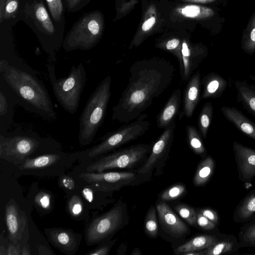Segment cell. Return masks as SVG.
<instances>
[{"label": "cell", "instance_id": "1", "mask_svg": "<svg viewBox=\"0 0 255 255\" xmlns=\"http://www.w3.org/2000/svg\"><path fill=\"white\" fill-rule=\"evenodd\" d=\"M174 71V65L162 58L134 63L127 87L113 108L112 120L127 124L137 119L170 86Z\"/></svg>", "mask_w": 255, "mask_h": 255}, {"label": "cell", "instance_id": "2", "mask_svg": "<svg viewBox=\"0 0 255 255\" xmlns=\"http://www.w3.org/2000/svg\"><path fill=\"white\" fill-rule=\"evenodd\" d=\"M0 79L13 96L17 105L49 122L57 119L52 101L36 71L15 54L0 59Z\"/></svg>", "mask_w": 255, "mask_h": 255}, {"label": "cell", "instance_id": "3", "mask_svg": "<svg viewBox=\"0 0 255 255\" xmlns=\"http://www.w3.org/2000/svg\"><path fill=\"white\" fill-rule=\"evenodd\" d=\"M60 148V144L54 139L41 136L31 130L17 128L0 134V157L17 166L29 158Z\"/></svg>", "mask_w": 255, "mask_h": 255}, {"label": "cell", "instance_id": "4", "mask_svg": "<svg viewBox=\"0 0 255 255\" xmlns=\"http://www.w3.org/2000/svg\"><path fill=\"white\" fill-rule=\"evenodd\" d=\"M22 19L35 31L42 49L48 55V62L55 63L56 52L62 46L63 34L52 19L44 4L40 0L26 1L21 11Z\"/></svg>", "mask_w": 255, "mask_h": 255}, {"label": "cell", "instance_id": "5", "mask_svg": "<svg viewBox=\"0 0 255 255\" xmlns=\"http://www.w3.org/2000/svg\"><path fill=\"white\" fill-rule=\"evenodd\" d=\"M112 78L106 76L91 94L79 118V143L90 144L102 125L111 95Z\"/></svg>", "mask_w": 255, "mask_h": 255}, {"label": "cell", "instance_id": "6", "mask_svg": "<svg viewBox=\"0 0 255 255\" xmlns=\"http://www.w3.org/2000/svg\"><path fill=\"white\" fill-rule=\"evenodd\" d=\"M47 69L54 96L67 112L75 114L86 82V72L82 62L73 65L68 76L56 78L55 63L48 62Z\"/></svg>", "mask_w": 255, "mask_h": 255}, {"label": "cell", "instance_id": "7", "mask_svg": "<svg viewBox=\"0 0 255 255\" xmlns=\"http://www.w3.org/2000/svg\"><path fill=\"white\" fill-rule=\"evenodd\" d=\"M147 116L142 114L135 120L107 133L100 138L98 144L80 152V158L92 161L142 135L150 125L146 120Z\"/></svg>", "mask_w": 255, "mask_h": 255}, {"label": "cell", "instance_id": "8", "mask_svg": "<svg viewBox=\"0 0 255 255\" xmlns=\"http://www.w3.org/2000/svg\"><path fill=\"white\" fill-rule=\"evenodd\" d=\"M104 17L99 10L88 12L72 26L64 38L62 47L66 52L88 50L100 41L104 30Z\"/></svg>", "mask_w": 255, "mask_h": 255}, {"label": "cell", "instance_id": "9", "mask_svg": "<svg viewBox=\"0 0 255 255\" xmlns=\"http://www.w3.org/2000/svg\"><path fill=\"white\" fill-rule=\"evenodd\" d=\"M128 221L126 205L119 200L110 210L91 219L87 224L85 229L86 244L99 245L110 240Z\"/></svg>", "mask_w": 255, "mask_h": 255}, {"label": "cell", "instance_id": "10", "mask_svg": "<svg viewBox=\"0 0 255 255\" xmlns=\"http://www.w3.org/2000/svg\"><path fill=\"white\" fill-rule=\"evenodd\" d=\"M151 148L148 144H138L107 153L92 160L86 167V171L101 172L113 169L134 167L146 159Z\"/></svg>", "mask_w": 255, "mask_h": 255}, {"label": "cell", "instance_id": "11", "mask_svg": "<svg viewBox=\"0 0 255 255\" xmlns=\"http://www.w3.org/2000/svg\"><path fill=\"white\" fill-rule=\"evenodd\" d=\"M80 152L69 153L60 150L41 154L29 158L17 166V171L37 176L52 175V172L63 171L65 167L72 165L80 159Z\"/></svg>", "mask_w": 255, "mask_h": 255}, {"label": "cell", "instance_id": "12", "mask_svg": "<svg viewBox=\"0 0 255 255\" xmlns=\"http://www.w3.org/2000/svg\"><path fill=\"white\" fill-rule=\"evenodd\" d=\"M132 171L82 172L78 175L82 180L94 189L109 192L119 190L121 188L135 183L139 175Z\"/></svg>", "mask_w": 255, "mask_h": 255}, {"label": "cell", "instance_id": "13", "mask_svg": "<svg viewBox=\"0 0 255 255\" xmlns=\"http://www.w3.org/2000/svg\"><path fill=\"white\" fill-rule=\"evenodd\" d=\"M175 121L164 128V130L153 144L148 158L138 170L139 173L145 175L152 172L161 161H165L168 155L174 139Z\"/></svg>", "mask_w": 255, "mask_h": 255}, {"label": "cell", "instance_id": "14", "mask_svg": "<svg viewBox=\"0 0 255 255\" xmlns=\"http://www.w3.org/2000/svg\"><path fill=\"white\" fill-rule=\"evenodd\" d=\"M44 233L52 245L68 255L76 253L82 240L81 235L69 229L46 228Z\"/></svg>", "mask_w": 255, "mask_h": 255}, {"label": "cell", "instance_id": "15", "mask_svg": "<svg viewBox=\"0 0 255 255\" xmlns=\"http://www.w3.org/2000/svg\"><path fill=\"white\" fill-rule=\"evenodd\" d=\"M207 54V50L204 46H195L192 47L185 41L182 43L178 61L182 82L189 80Z\"/></svg>", "mask_w": 255, "mask_h": 255}, {"label": "cell", "instance_id": "16", "mask_svg": "<svg viewBox=\"0 0 255 255\" xmlns=\"http://www.w3.org/2000/svg\"><path fill=\"white\" fill-rule=\"evenodd\" d=\"M233 149L239 179L250 184L255 177V149L234 141Z\"/></svg>", "mask_w": 255, "mask_h": 255}, {"label": "cell", "instance_id": "17", "mask_svg": "<svg viewBox=\"0 0 255 255\" xmlns=\"http://www.w3.org/2000/svg\"><path fill=\"white\" fill-rule=\"evenodd\" d=\"M156 210L162 228L170 235L176 238L185 236L189 229L173 211L165 201H160L156 204Z\"/></svg>", "mask_w": 255, "mask_h": 255}, {"label": "cell", "instance_id": "18", "mask_svg": "<svg viewBox=\"0 0 255 255\" xmlns=\"http://www.w3.org/2000/svg\"><path fill=\"white\" fill-rule=\"evenodd\" d=\"M5 219L8 239L16 244L21 239L27 220L24 212L20 210L13 200H10L5 207Z\"/></svg>", "mask_w": 255, "mask_h": 255}, {"label": "cell", "instance_id": "19", "mask_svg": "<svg viewBox=\"0 0 255 255\" xmlns=\"http://www.w3.org/2000/svg\"><path fill=\"white\" fill-rule=\"evenodd\" d=\"M201 75L196 71L189 79L184 91L183 107L179 114V120L183 116L190 118L199 102L201 88Z\"/></svg>", "mask_w": 255, "mask_h": 255}, {"label": "cell", "instance_id": "20", "mask_svg": "<svg viewBox=\"0 0 255 255\" xmlns=\"http://www.w3.org/2000/svg\"><path fill=\"white\" fill-rule=\"evenodd\" d=\"M17 105L10 90L0 79V134H5L13 122L14 108Z\"/></svg>", "mask_w": 255, "mask_h": 255}, {"label": "cell", "instance_id": "21", "mask_svg": "<svg viewBox=\"0 0 255 255\" xmlns=\"http://www.w3.org/2000/svg\"><path fill=\"white\" fill-rule=\"evenodd\" d=\"M222 234L218 230L212 234H200L195 236L182 245L176 248L174 253L176 255H183L192 251H201L213 246L221 238Z\"/></svg>", "mask_w": 255, "mask_h": 255}, {"label": "cell", "instance_id": "22", "mask_svg": "<svg viewBox=\"0 0 255 255\" xmlns=\"http://www.w3.org/2000/svg\"><path fill=\"white\" fill-rule=\"evenodd\" d=\"M181 102V91L177 89L173 91L158 115L157 119L158 128H164L175 121L176 116L179 114Z\"/></svg>", "mask_w": 255, "mask_h": 255}, {"label": "cell", "instance_id": "23", "mask_svg": "<svg viewBox=\"0 0 255 255\" xmlns=\"http://www.w3.org/2000/svg\"><path fill=\"white\" fill-rule=\"evenodd\" d=\"M221 111L225 118L244 133L255 140V124L234 107H223Z\"/></svg>", "mask_w": 255, "mask_h": 255}, {"label": "cell", "instance_id": "24", "mask_svg": "<svg viewBox=\"0 0 255 255\" xmlns=\"http://www.w3.org/2000/svg\"><path fill=\"white\" fill-rule=\"evenodd\" d=\"M239 248V241L236 237L224 233L213 246L202 252L203 255L236 254Z\"/></svg>", "mask_w": 255, "mask_h": 255}, {"label": "cell", "instance_id": "25", "mask_svg": "<svg viewBox=\"0 0 255 255\" xmlns=\"http://www.w3.org/2000/svg\"><path fill=\"white\" fill-rule=\"evenodd\" d=\"M255 216V189L248 193L238 203L233 219L236 223H245Z\"/></svg>", "mask_w": 255, "mask_h": 255}, {"label": "cell", "instance_id": "26", "mask_svg": "<svg viewBox=\"0 0 255 255\" xmlns=\"http://www.w3.org/2000/svg\"><path fill=\"white\" fill-rule=\"evenodd\" d=\"M203 91V99L218 97L224 91L227 85V81L220 75L210 73L204 77L202 81Z\"/></svg>", "mask_w": 255, "mask_h": 255}, {"label": "cell", "instance_id": "27", "mask_svg": "<svg viewBox=\"0 0 255 255\" xmlns=\"http://www.w3.org/2000/svg\"><path fill=\"white\" fill-rule=\"evenodd\" d=\"M215 162L211 156L204 158L198 164L193 182L196 187L204 186L212 177L215 168Z\"/></svg>", "mask_w": 255, "mask_h": 255}, {"label": "cell", "instance_id": "28", "mask_svg": "<svg viewBox=\"0 0 255 255\" xmlns=\"http://www.w3.org/2000/svg\"><path fill=\"white\" fill-rule=\"evenodd\" d=\"M241 48L249 54L253 55L255 53V12L251 15L243 31Z\"/></svg>", "mask_w": 255, "mask_h": 255}, {"label": "cell", "instance_id": "29", "mask_svg": "<svg viewBox=\"0 0 255 255\" xmlns=\"http://www.w3.org/2000/svg\"><path fill=\"white\" fill-rule=\"evenodd\" d=\"M239 247L255 248V216L245 223L238 234Z\"/></svg>", "mask_w": 255, "mask_h": 255}, {"label": "cell", "instance_id": "30", "mask_svg": "<svg viewBox=\"0 0 255 255\" xmlns=\"http://www.w3.org/2000/svg\"><path fill=\"white\" fill-rule=\"evenodd\" d=\"M48 9L53 21L58 25L64 27L65 11L64 0H40Z\"/></svg>", "mask_w": 255, "mask_h": 255}, {"label": "cell", "instance_id": "31", "mask_svg": "<svg viewBox=\"0 0 255 255\" xmlns=\"http://www.w3.org/2000/svg\"><path fill=\"white\" fill-rule=\"evenodd\" d=\"M187 142L190 148L196 154L204 156L206 154V150L197 128L191 125L186 127Z\"/></svg>", "mask_w": 255, "mask_h": 255}, {"label": "cell", "instance_id": "32", "mask_svg": "<svg viewBox=\"0 0 255 255\" xmlns=\"http://www.w3.org/2000/svg\"><path fill=\"white\" fill-rule=\"evenodd\" d=\"M236 84L240 101L255 116V92L249 86L241 82H236Z\"/></svg>", "mask_w": 255, "mask_h": 255}, {"label": "cell", "instance_id": "33", "mask_svg": "<svg viewBox=\"0 0 255 255\" xmlns=\"http://www.w3.org/2000/svg\"><path fill=\"white\" fill-rule=\"evenodd\" d=\"M213 115V108L211 103L204 104L198 119V127L203 137L205 139Z\"/></svg>", "mask_w": 255, "mask_h": 255}, {"label": "cell", "instance_id": "34", "mask_svg": "<svg viewBox=\"0 0 255 255\" xmlns=\"http://www.w3.org/2000/svg\"><path fill=\"white\" fill-rule=\"evenodd\" d=\"M145 233L151 238H156L158 232V222L156 210L154 206H151L145 217L144 222Z\"/></svg>", "mask_w": 255, "mask_h": 255}, {"label": "cell", "instance_id": "35", "mask_svg": "<svg viewBox=\"0 0 255 255\" xmlns=\"http://www.w3.org/2000/svg\"><path fill=\"white\" fill-rule=\"evenodd\" d=\"M186 192V188L184 184L177 183L163 191L160 194V198L163 201L175 200L184 195Z\"/></svg>", "mask_w": 255, "mask_h": 255}, {"label": "cell", "instance_id": "36", "mask_svg": "<svg viewBox=\"0 0 255 255\" xmlns=\"http://www.w3.org/2000/svg\"><path fill=\"white\" fill-rule=\"evenodd\" d=\"M176 212L189 225L196 226L197 210L194 208L184 204L175 206Z\"/></svg>", "mask_w": 255, "mask_h": 255}, {"label": "cell", "instance_id": "37", "mask_svg": "<svg viewBox=\"0 0 255 255\" xmlns=\"http://www.w3.org/2000/svg\"><path fill=\"white\" fill-rule=\"evenodd\" d=\"M84 203L80 196L77 194L72 195L67 203L68 212L71 217L79 219L84 211Z\"/></svg>", "mask_w": 255, "mask_h": 255}, {"label": "cell", "instance_id": "38", "mask_svg": "<svg viewBox=\"0 0 255 255\" xmlns=\"http://www.w3.org/2000/svg\"><path fill=\"white\" fill-rule=\"evenodd\" d=\"M33 201L40 211H49L52 209V196L47 191L38 192Z\"/></svg>", "mask_w": 255, "mask_h": 255}, {"label": "cell", "instance_id": "39", "mask_svg": "<svg viewBox=\"0 0 255 255\" xmlns=\"http://www.w3.org/2000/svg\"><path fill=\"white\" fill-rule=\"evenodd\" d=\"M20 6V0H6L4 21L16 17L22 9Z\"/></svg>", "mask_w": 255, "mask_h": 255}, {"label": "cell", "instance_id": "40", "mask_svg": "<svg viewBox=\"0 0 255 255\" xmlns=\"http://www.w3.org/2000/svg\"><path fill=\"white\" fill-rule=\"evenodd\" d=\"M117 239L114 240H109L99 244V246L91 250L86 254L87 255H108L112 247L115 245Z\"/></svg>", "mask_w": 255, "mask_h": 255}, {"label": "cell", "instance_id": "41", "mask_svg": "<svg viewBox=\"0 0 255 255\" xmlns=\"http://www.w3.org/2000/svg\"><path fill=\"white\" fill-rule=\"evenodd\" d=\"M197 210V226L201 229L207 231H215L218 230V226L209 220L199 211Z\"/></svg>", "mask_w": 255, "mask_h": 255}, {"label": "cell", "instance_id": "42", "mask_svg": "<svg viewBox=\"0 0 255 255\" xmlns=\"http://www.w3.org/2000/svg\"><path fill=\"white\" fill-rule=\"evenodd\" d=\"M92 0H64L66 10L69 12H75L82 9Z\"/></svg>", "mask_w": 255, "mask_h": 255}, {"label": "cell", "instance_id": "43", "mask_svg": "<svg viewBox=\"0 0 255 255\" xmlns=\"http://www.w3.org/2000/svg\"><path fill=\"white\" fill-rule=\"evenodd\" d=\"M197 210L209 220L218 226L220 222V217L215 210L207 207L198 209Z\"/></svg>", "mask_w": 255, "mask_h": 255}, {"label": "cell", "instance_id": "44", "mask_svg": "<svg viewBox=\"0 0 255 255\" xmlns=\"http://www.w3.org/2000/svg\"><path fill=\"white\" fill-rule=\"evenodd\" d=\"M59 183L61 187L67 190L73 191L76 188L75 181L72 177L68 175H62L59 180Z\"/></svg>", "mask_w": 255, "mask_h": 255}, {"label": "cell", "instance_id": "45", "mask_svg": "<svg viewBox=\"0 0 255 255\" xmlns=\"http://www.w3.org/2000/svg\"><path fill=\"white\" fill-rule=\"evenodd\" d=\"M20 251L18 243L10 244L6 250L5 255H20Z\"/></svg>", "mask_w": 255, "mask_h": 255}, {"label": "cell", "instance_id": "46", "mask_svg": "<svg viewBox=\"0 0 255 255\" xmlns=\"http://www.w3.org/2000/svg\"><path fill=\"white\" fill-rule=\"evenodd\" d=\"M156 21V19L154 17H151L146 21H145L141 27V29L143 31H147L151 28L154 25Z\"/></svg>", "mask_w": 255, "mask_h": 255}, {"label": "cell", "instance_id": "47", "mask_svg": "<svg viewBox=\"0 0 255 255\" xmlns=\"http://www.w3.org/2000/svg\"><path fill=\"white\" fill-rule=\"evenodd\" d=\"M6 0H0V23L4 21V11Z\"/></svg>", "mask_w": 255, "mask_h": 255}, {"label": "cell", "instance_id": "48", "mask_svg": "<svg viewBox=\"0 0 255 255\" xmlns=\"http://www.w3.org/2000/svg\"><path fill=\"white\" fill-rule=\"evenodd\" d=\"M191 1L199 2V3H212V2H220L222 4H225L227 0H188Z\"/></svg>", "mask_w": 255, "mask_h": 255}, {"label": "cell", "instance_id": "49", "mask_svg": "<svg viewBox=\"0 0 255 255\" xmlns=\"http://www.w3.org/2000/svg\"><path fill=\"white\" fill-rule=\"evenodd\" d=\"M31 253L29 250V248L26 247H24L21 250L20 255H29Z\"/></svg>", "mask_w": 255, "mask_h": 255}, {"label": "cell", "instance_id": "50", "mask_svg": "<svg viewBox=\"0 0 255 255\" xmlns=\"http://www.w3.org/2000/svg\"><path fill=\"white\" fill-rule=\"evenodd\" d=\"M183 255H203L202 251H192L186 253Z\"/></svg>", "mask_w": 255, "mask_h": 255}, {"label": "cell", "instance_id": "51", "mask_svg": "<svg viewBox=\"0 0 255 255\" xmlns=\"http://www.w3.org/2000/svg\"><path fill=\"white\" fill-rule=\"evenodd\" d=\"M131 255H141V253L140 252V250L137 249L135 248L132 253H131Z\"/></svg>", "mask_w": 255, "mask_h": 255}, {"label": "cell", "instance_id": "52", "mask_svg": "<svg viewBox=\"0 0 255 255\" xmlns=\"http://www.w3.org/2000/svg\"></svg>", "mask_w": 255, "mask_h": 255}]
</instances>
